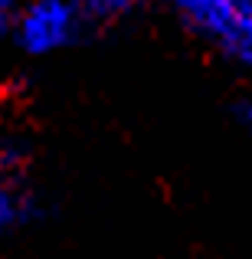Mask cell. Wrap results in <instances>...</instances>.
<instances>
[{"label": "cell", "mask_w": 252, "mask_h": 259, "mask_svg": "<svg viewBox=\"0 0 252 259\" xmlns=\"http://www.w3.org/2000/svg\"><path fill=\"white\" fill-rule=\"evenodd\" d=\"M134 10L138 4L128 0H33L20 4L10 43L30 59H46L92 43Z\"/></svg>", "instance_id": "1"}, {"label": "cell", "mask_w": 252, "mask_h": 259, "mask_svg": "<svg viewBox=\"0 0 252 259\" xmlns=\"http://www.w3.org/2000/svg\"><path fill=\"white\" fill-rule=\"evenodd\" d=\"M43 217V197L30 184V177H4L0 174V243L33 227Z\"/></svg>", "instance_id": "3"}, {"label": "cell", "mask_w": 252, "mask_h": 259, "mask_svg": "<svg viewBox=\"0 0 252 259\" xmlns=\"http://www.w3.org/2000/svg\"><path fill=\"white\" fill-rule=\"evenodd\" d=\"M170 13L187 36L252 79V0H177Z\"/></svg>", "instance_id": "2"}, {"label": "cell", "mask_w": 252, "mask_h": 259, "mask_svg": "<svg viewBox=\"0 0 252 259\" xmlns=\"http://www.w3.org/2000/svg\"><path fill=\"white\" fill-rule=\"evenodd\" d=\"M17 17H20V4L17 0H0V43H4V39L10 43Z\"/></svg>", "instance_id": "4"}, {"label": "cell", "mask_w": 252, "mask_h": 259, "mask_svg": "<svg viewBox=\"0 0 252 259\" xmlns=\"http://www.w3.org/2000/svg\"><path fill=\"white\" fill-rule=\"evenodd\" d=\"M236 121H239V128L252 138V89L236 102Z\"/></svg>", "instance_id": "5"}]
</instances>
